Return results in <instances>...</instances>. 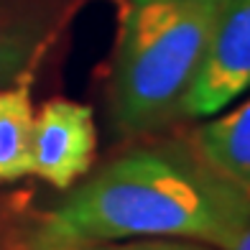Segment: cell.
Masks as SVG:
<instances>
[{"instance_id": "cell-1", "label": "cell", "mask_w": 250, "mask_h": 250, "mask_svg": "<svg viewBox=\"0 0 250 250\" xmlns=\"http://www.w3.org/2000/svg\"><path fill=\"white\" fill-rule=\"evenodd\" d=\"M41 232L89 248L191 240L227 250L250 227V194L225 179L194 141L151 138L79 179L54 207H33Z\"/></svg>"}, {"instance_id": "cell-2", "label": "cell", "mask_w": 250, "mask_h": 250, "mask_svg": "<svg viewBox=\"0 0 250 250\" xmlns=\"http://www.w3.org/2000/svg\"><path fill=\"white\" fill-rule=\"evenodd\" d=\"M220 0H123L107 102L123 138H148L184 120Z\"/></svg>"}, {"instance_id": "cell-3", "label": "cell", "mask_w": 250, "mask_h": 250, "mask_svg": "<svg viewBox=\"0 0 250 250\" xmlns=\"http://www.w3.org/2000/svg\"><path fill=\"white\" fill-rule=\"evenodd\" d=\"M250 92V0H220L184 118H212Z\"/></svg>"}, {"instance_id": "cell-4", "label": "cell", "mask_w": 250, "mask_h": 250, "mask_svg": "<svg viewBox=\"0 0 250 250\" xmlns=\"http://www.w3.org/2000/svg\"><path fill=\"white\" fill-rule=\"evenodd\" d=\"M97 156V123L84 102L51 97L33 115L31 176L59 191L89 174Z\"/></svg>"}, {"instance_id": "cell-5", "label": "cell", "mask_w": 250, "mask_h": 250, "mask_svg": "<svg viewBox=\"0 0 250 250\" xmlns=\"http://www.w3.org/2000/svg\"><path fill=\"white\" fill-rule=\"evenodd\" d=\"M66 8V0H0V87L36 74Z\"/></svg>"}, {"instance_id": "cell-6", "label": "cell", "mask_w": 250, "mask_h": 250, "mask_svg": "<svg viewBox=\"0 0 250 250\" xmlns=\"http://www.w3.org/2000/svg\"><path fill=\"white\" fill-rule=\"evenodd\" d=\"M191 141L225 179L250 194V95L199 125Z\"/></svg>"}, {"instance_id": "cell-7", "label": "cell", "mask_w": 250, "mask_h": 250, "mask_svg": "<svg viewBox=\"0 0 250 250\" xmlns=\"http://www.w3.org/2000/svg\"><path fill=\"white\" fill-rule=\"evenodd\" d=\"M33 74L0 87V184H16L31 176L33 141Z\"/></svg>"}, {"instance_id": "cell-8", "label": "cell", "mask_w": 250, "mask_h": 250, "mask_svg": "<svg viewBox=\"0 0 250 250\" xmlns=\"http://www.w3.org/2000/svg\"><path fill=\"white\" fill-rule=\"evenodd\" d=\"M0 250H100L97 245H64L41 232L36 209L23 194L0 197Z\"/></svg>"}, {"instance_id": "cell-9", "label": "cell", "mask_w": 250, "mask_h": 250, "mask_svg": "<svg viewBox=\"0 0 250 250\" xmlns=\"http://www.w3.org/2000/svg\"><path fill=\"white\" fill-rule=\"evenodd\" d=\"M97 248L100 250H214L209 245L191 240H130V243H110Z\"/></svg>"}, {"instance_id": "cell-10", "label": "cell", "mask_w": 250, "mask_h": 250, "mask_svg": "<svg viewBox=\"0 0 250 250\" xmlns=\"http://www.w3.org/2000/svg\"><path fill=\"white\" fill-rule=\"evenodd\" d=\"M227 250H250V227H248L245 232H240V237H237V240Z\"/></svg>"}]
</instances>
